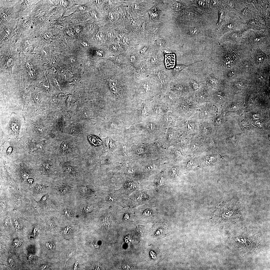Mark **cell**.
<instances>
[{
	"mask_svg": "<svg viewBox=\"0 0 270 270\" xmlns=\"http://www.w3.org/2000/svg\"><path fill=\"white\" fill-rule=\"evenodd\" d=\"M97 53L98 55H99L100 56H102V54L101 53V52H100V51H98L97 52Z\"/></svg>",
	"mask_w": 270,
	"mask_h": 270,
	"instance_id": "obj_60",
	"label": "cell"
},
{
	"mask_svg": "<svg viewBox=\"0 0 270 270\" xmlns=\"http://www.w3.org/2000/svg\"><path fill=\"white\" fill-rule=\"evenodd\" d=\"M12 148L10 147L8 149L7 151V154H9L10 153L12 152Z\"/></svg>",
	"mask_w": 270,
	"mask_h": 270,
	"instance_id": "obj_51",
	"label": "cell"
},
{
	"mask_svg": "<svg viewBox=\"0 0 270 270\" xmlns=\"http://www.w3.org/2000/svg\"><path fill=\"white\" fill-rule=\"evenodd\" d=\"M8 262L10 265L12 267H14L15 266V262L11 259H9Z\"/></svg>",
	"mask_w": 270,
	"mask_h": 270,
	"instance_id": "obj_40",
	"label": "cell"
},
{
	"mask_svg": "<svg viewBox=\"0 0 270 270\" xmlns=\"http://www.w3.org/2000/svg\"><path fill=\"white\" fill-rule=\"evenodd\" d=\"M0 209L1 214L10 212L14 210L6 189L0 188Z\"/></svg>",
	"mask_w": 270,
	"mask_h": 270,
	"instance_id": "obj_20",
	"label": "cell"
},
{
	"mask_svg": "<svg viewBox=\"0 0 270 270\" xmlns=\"http://www.w3.org/2000/svg\"><path fill=\"white\" fill-rule=\"evenodd\" d=\"M157 45L160 47H162L164 46L165 42L162 40H159L157 41L156 42Z\"/></svg>",
	"mask_w": 270,
	"mask_h": 270,
	"instance_id": "obj_38",
	"label": "cell"
},
{
	"mask_svg": "<svg viewBox=\"0 0 270 270\" xmlns=\"http://www.w3.org/2000/svg\"><path fill=\"white\" fill-rule=\"evenodd\" d=\"M166 227L162 224H156L153 228L154 234L158 236H162L166 233Z\"/></svg>",
	"mask_w": 270,
	"mask_h": 270,
	"instance_id": "obj_29",
	"label": "cell"
},
{
	"mask_svg": "<svg viewBox=\"0 0 270 270\" xmlns=\"http://www.w3.org/2000/svg\"><path fill=\"white\" fill-rule=\"evenodd\" d=\"M32 255H30L28 256V258L29 260H31L32 258Z\"/></svg>",
	"mask_w": 270,
	"mask_h": 270,
	"instance_id": "obj_59",
	"label": "cell"
},
{
	"mask_svg": "<svg viewBox=\"0 0 270 270\" xmlns=\"http://www.w3.org/2000/svg\"><path fill=\"white\" fill-rule=\"evenodd\" d=\"M51 36V34L50 32H47L42 33L41 34V36L42 37L41 38L43 40L46 41L47 39L50 38Z\"/></svg>",
	"mask_w": 270,
	"mask_h": 270,
	"instance_id": "obj_35",
	"label": "cell"
},
{
	"mask_svg": "<svg viewBox=\"0 0 270 270\" xmlns=\"http://www.w3.org/2000/svg\"><path fill=\"white\" fill-rule=\"evenodd\" d=\"M137 5L136 4H135L134 5V8H136L137 7Z\"/></svg>",
	"mask_w": 270,
	"mask_h": 270,
	"instance_id": "obj_62",
	"label": "cell"
},
{
	"mask_svg": "<svg viewBox=\"0 0 270 270\" xmlns=\"http://www.w3.org/2000/svg\"><path fill=\"white\" fill-rule=\"evenodd\" d=\"M231 88L224 82L212 89L211 101L218 108L222 109L224 103L232 99L234 96Z\"/></svg>",
	"mask_w": 270,
	"mask_h": 270,
	"instance_id": "obj_5",
	"label": "cell"
},
{
	"mask_svg": "<svg viewBox=\"0 0 270 270\" xmlns=\"http://www.w3.org/2000/svg\"><path fill=\"white\" fill-rule=\"evenodd\" d=\"M216 132L217 130L212 120H208L200 122L199 136L204 140L216 135Z\"/></svg>",
	"mask_w": 270,
	"mask_h": 270,
	"instance_id": "obj_14",
	"label": "cell"
},
{
	"mask_svg": "<svg viewBox=\"0 0 270 270\" xmlns=\"http://www.w3.org/2000/svg\"><path fill=\"white\" fill-rule=\"evenodd\" d=\"M198 105L195 115L200 122L212 120L222 111L211 102Z\"/></svg>",
	"mask_w": 270,
	"mask_h": 270,
	"instance_id": "obj_7",
	"label": "cell"
},
{
	"mask_svg": "<svg viewBox=\"0 0 270 270\" xmlns=\"http://www.w3.org/2000/svg\"><path fill=\"white\" fill-rule=\"evenodd\" d=\"M222 72L224 80L227 82H233L242 76L238 70L234 68L224 70Z\"/></svg>",
	"mask_w": 270,
	"mask_h": 270,
	"instance_id": "obj_23",
	"label": "cell"
},
{
	"mask_svg": "<svg viewBox=\"0 0 270 270\" xmlns=\"http://www.w3.org/2000/svg\"><path fill=\"white\" fill-rule=\"evenodd\" d=\"M184 169L186 174L200 164L199 156L188 155L184 160Z\"/></svg>",
	"mask_w": 270,
	"mask_h": 270,
	"instance_id": "obj_22",
	"label": "cell"
},
{
	"mask_svg": "<svg viewBox=\"0 0 270 270\" xmlns=\"http://www.w3.org/2000/svg\"><path fill=\"white\" fill-rule=\"evenodd\" d=\"M149 11V13L150 14V16L152 18V17L153 19H154V20H156L158 18V12L157 11V10L156 12L154 11L153 12L151 10Z\"/></svg>",
	"mask_w": 270,
	"mask_h": 270,
	"instance_id": "obj_37",
	"label": "cell"
},
{
	"mask_svg": "<svg viewBox=\"0 0 270 270\" xmlns=\"http://www.w3.org/2000/svg\"><path fill=\"white\" fill-rule=\"evenodd\" d=\"M109 16L110 19H112L114 17V13L112 12L110 13L109 14Z\"/></svg>",
	"mask_w": 270,
	"mask_h": 270,
	"instance_id": "obj_49",
	"label": "cell"
},
{
	"mask_svg": "<svg viewBox=\"0 0 270 270\" xmlns=\"http://www.w3.org/2000/svg\"><path fill=\"white\" fill-rule=\"evenodd\" d=\"M82 46L84 47H87L88 46V44L86 42L83 41L81 42Z\"/></svg>",
	"mask_w": 270,
	"mask_h": 270,
	"instance_id": "obj_47",
	"label": "cell"
},
{
	"mask_svg": "<svg viewBox=\"0 0 270 270\" xmlns=\"http://www.w3.org/2000/svg\"><path fill=\"white\" fill-rule=\"evenodd\" d=\"M27 35L26 34L24 37H21L20 39L14 44L19 52H26L27 49L29 47H36L38 45L37 40H35L31 36Z\"/></svg>",
	"mask_w": 270,
	"mask_h": 270,
	"instance_id": "obj_16",
	"label": "cell"
},
{
	"mask_svg": "<svg viewBox=\"0 0 270 270\" xmlns=\"http://www.w3.org/2000/svg\"><path fill=\"white\" fill-rule=\"evenodd\" d=\"M193 94L188 97L182 98L178 105V110L183 118H191L196 112L198 105L194 100Z\"/></svg>",
	"mask_w": 270,
	"mask_h": 270,
	"instance_id": "obj_8",
	"label": "cell"
},
{
	"mask_svg": "<svg viewBox=\"0 0 270 270\" xmlns=\"http://www.w3.org/2000/svg\"><path fill=\"white\" fill-rule=\"evenodd\" d=\"M270 67L254 66L250 78L251 86L258 89L269 84Z\"/></svg>",
	"mask_w": 270,
	"mask_h": 270,
	"instance_id": "obj_6",
	"label": "cell"
},
{
	"mask_svg": "<svg viewBox=\"0 0 270 270\" xmlns=\"http://www.w3.org/2000/svg\"><path fill=\"white\" fill-rule=\"evenodd\" d=\"M206 150L204 139L200 136L194 137L190 143L188 154L198 156Z\"/></svg>",
	"mask_w": 270,
	"mask_h": 270,
	"instance_id": "obj_12",
	"label": "cell"
},
{
	"mask_svg": "<svg viewBox=\"0 0 270 270\" xmlns=\"http://www.w3.org/2000/svg\"><path fill=\"white\" fill-rule=\"evenodd\" d=\"M66 147V144L64 142H63L61 145V148L63 149H65Z\"/></svg>",
	"mask_w": 270,
	"mask_h": 270,
	"instance_id": "obj_50",
	"label": "cell"
},
{
	"mask_svg": "<svg viewBox=\"0 0 270 270\" xmlns=\"http://www.w3.org/2000/svg\"><path fill=\"white\" fill-rule=\"evenodd\" d=\"M156 77L160 86L162 87L169 80L166 73L161 69L157 70L155 72Z\"/></svg>",
	"mask_w": 270,
	"mask_h": 270,
	"instance_id": "obj_27",
	"label": "cell"
},
{
	"mask_svg": "<svg viewBox=\"0 0 270 270\" xmlns=\"http://www.w3.org/2000/svg\"><path fill=\"white\" fill-rule=\"evenodd\" d=\"M21 241L20 240H16L14 241V246L16 247L19 246L21 244Z\"/></svg>",
	"mask_w": 270,
	"mask_h": 270,
	"instance_id": "obj_39",
	"label": "cell"
},
{
	"mask_svg": "<svg viewBox=\"0 0 270 270\" xmlns=\"http://www.w3.org/2000/svg\"><path fill=\"white\" fill-rule=\"evenodd\" d=\"M148 46H146L144 47L140 50V52L141 54H144L146 52L148 49Z\"/></svg>",
	"mask_w": 270,
	"mask_h": 270,
	"instance_id": "obj_43",
	"label": "cell"
},
{
	"mask_svg": "<svg viewBox=\"0 0 270 270\" xmlns=\"http://www.w3.org/2000/svg\"><path fill=\"white\" fill-rule=\"evenodd\" d=\"M158 55L156 54L152 55L150 58V63L151 66L156 67L158 66L160 62Z\"/></svg>",
	"mask_w": 270,
	"mask_h": 270,
	"instance_id": "obj_31",
	"label": "cell"
},
{
	"mask_svg": "<svg viewBox=\"0 0 270 270\" xmlns=\"http://www.w3.org/2000/svg\"><path fill=\"white\" fill-rule=\"evenodd\" d=\"M80 29L79 28H76V32L77 33L80 32Z\"/></svg>",
	"mask_w": 270,
	"mask_h": 270,
	"instance_id": "obj_55",
	"label": "cell"
},
{
	"mask_svg": "<svg viewBox=\"0 0 270 270\" xmlns=\"http://www.w3.org/2000/svg\"><path fill=\"white\" fill-rule=\"evenodd\" d=\"M201 61H202L201 60L196 61L193 63L187 65L182 64H178L176 65L172 70V74L173 77L174 78H176L180 72L185 68L192 66L197 62Z\"/></svg>",
	"mask_w": 270,
	"mask_h": 270,
	"instance_id": "obj_30",
	"label": "cell"
},
{
	"mask_svg": "<svg viewBox=\"0 0 270 270\" xmlns=\"http://www.w3.org/2000/svg\"><path fill=\"white\" fill-rule=\"evenodd\" d=\"M136 60V58L135 56L132 55L130 57V60L132 62H134Z\"/></svg>",
	"mask_w": 270,
	"mask_h": 270,
	"instance_id": "obj_46",
	"label": "cell"
},
{
	"mask_svg": "<svg viewBox=\"0 0 270 270\" xmlns=\"http://www.w3.org/2000/svg\"><path fill=\"white\" fill-rule=\"evenodd\" d=\"M36 146L37 148L40 149H42L44 148L43 146L40 144H38L36 145Z\"/></svg>",
	"mask_w": 270,
	"mask_h": 270,
	"instance_id": "obj_48",
	"label": "cell"
},
{
	"mask_svg": "<svg viewBox=\"0 0 270 270\" xmlns=\"http://www.w3.org/2000/svg\"><path fill=\"white\" fill-rule=\"evenodd\" d=\"M228 28H231V24H230V25H228Z\"/></svg>",
	"mask_w": 270,
	"mask_h": 270,
	"instance_id": "obj_63",
	"label": "cell"
},
{
	"mask_svg": "<svg viewBox=\"0 0 270 270\" xmlns=\"http://www.w3.org/2000/svg\"><path fill=\"white\" fill-rule=\"evenodd\" d=\"M64 213L66 216L68 217H70L71 216V212L68 209L65 210Z\"/></svg>",
	"mask_w": 270,
	"mask_h": 270,
	"instance_id": "obj_41",
	"label": "cell"
},
{
	"mask_svg": "<svg viewBox=\"0 0 270 270\" xmlns=\"http://www.w3.org/2000/svg\"><path fill=\"white\" fill-rule=\"evenodd\" d=\"M88 138L90 142L92 144L97 146L100 145L102 143V141L97 136L94 135H90Z\"/></svg>",
	"mask_w": 270,
	"mask_h": 270,
	"instance_id": "obj_32",
	"label": "cell"
},
{
	"mask_svg": "<svg viewBox=\"0 0 270 270\" xmlns=\"http://www.w3.org/2000/svg\"><path fill=\"white\" fill-rule=\"evenodd\" d=\"M154 166L152 164L148 166L146 168L148 171H150L153 170L154 169Z\"/></svg>",
	"mask_w": 270,
	"mask_h": 270,
	"instance_id": "obj_42",
	"label": "cell"
},
{
	"mask_svg": "<svg viewBox=\"0 0 270 270\" xmlns=\"http://www.w3.org/2000/svg\"><path fill=\"white\" fill-rule=\"evenodd\" d=\"M84 209L85 210L88 212L90 210V208L89 206H87L85 207Z\"/></svg>",
	"mask_w": 270,
	"mask_h": 270,
	"instance_id": "obj_53",
	"label": "cell"
},
{
	"mask_svg": "<svg viewBox=\"0 0 270 270\" xmlns=\"http://www.w3.org/2000/svg\"><path fill=\"white\" fill-rule=\"evenodd\" d=\"M72 96H70L68 97L66 102V106L67 107L69 105L71 101V98Z\"/></svg>",
	"mask_w": 270,
	"mask_h": 270,
	"instance_id": "obj_44",
	"label": "cell"
},
{
	"mask_svg": "<svg viewBox=\"0 0 270 270\" xmlns=\"http://www.w3.org/2000/svg\"><path fill=\"white\" fill-rule=\"evenodd\" d=\"M189 81V84L194 91L198 89L200 86L201 84L193 79L190 78Z\"/></svg>",
	"mask_w": 270,
	"mask_h": 270,
	"instance_id": "obj_33",
	"label": "cell"
},
{
	"mask_svg": "<svg viewBox=\"0 0 270 270\" xmlns=\"http://www.w3.org/2000/svg\"><path fill=\"white\" fill-rule=\"evenodd\" d=\"M38 2L37 0H32L18 1L14 7L16 10L18 18L22 17L28 13H30Z\"/></svg>",
	"mask_w": 270,
	"mask_h": 270,
	"instance_id": "obj_18",
	"label": "cell"
},
{
	"mask_svg": "<svg viewBox=\"0 0 270 270\" xmlns=\"http://www.w3.org/2000/svg\"><path fill=\"white\" fill-rule=\"evenodd\" d=\"M44 168L46 170H48L49 169L50 166L49 164L47 163H45L43 164Z\"/></svg>",
	"mask_w": 270,
	"mask_h": 270,
	"instance_id": "obj_45",
	"label": "cell"
},
{
	"mask_svg": "<svg viewBox=\"0 0 270 270\" xmlns=\"http://www.w3.org/2000/svg\"><path fill=\"white\" fill-rule=\"evenodd\" d=\"M200 122L194 115L190 118H183L181 124L182 131L192 137L198 136Z\"/></svg>",
	"mask_w": 270,
	"mask_h": 270,
	"instance_id": "obj_10",
	"label": "cell"
},
{
	"mask_svg": "<svg viewBox=\"0 0 270 270\" xmlns=\"http://www.w3.org/2000/svg\"><path fill=\"white\" fill-rule=\"evenodd\" d=\"M250 56L255 66H270V56L258 48L254 49Z\"/></svg>",
	"mask_w": 270,
	"mask_h": 270,
	"instance_id": "obj_17",
	"label": "cell"
},
{
	"mask_svg": "<svg viewBox=\"0 0 270 270\" xmlns=\"http://www.w3.org/2000/svg\"><path fill=\"white\" fill-rule=\"evenodd\" d=\"M212 120L217 130L222 127L227 121L224 118L222 111Z\"/></svg>",
	"mask_w": 270,
	"mask_h": 270,
	"instance_id": "obj_28",
	"label": "cell"
},
{
	"mask_svg": "<svg viewBox=\"0 0 270 270\" xmlns=\"http://www.w3.org/2000/svg\"><path fill=\"white\" fill-rule=\"evenodd\" d=\"M8 41L0 44V73L12 74L20 58L14 44Z\"/></svg>",
	"mask_w": 270,
	"mask_h": 270,
	"instance_id": "obj_4",
	"label": "cell"
},
{
	"mask_svg": "<svg viewBox=\"0 0 270 270\" xmlns=\"http://www.w3.org/2000/svg\"><path fill=\"white\" fill-rule=\"evenodd\" d=\"M85 8L86 7L85 6H81L80 7V9L81 10H83L85 9Z\"/></svg>",
	"mask_w": 270,
	"mask_h": 270,
	"instance_id": "obj_58",
	"label": "cell"
},
{
	"mask_svg": "<svg viewBox=\"0 0 270 270\" xmlns=\"http://www.w3.org/2000/svg\"><path fill=\"white\" fill-rule=\"evenodd\" d=\"M47 187L41 184H36L34 186L30 188L29 189L32 194V196L36 200H39L46 191Z\"/></svg>",
	"mask_w": 270,
	"mask_h": 270,
	"instance_id": "obj_25",
	"label": "cell"
},
{
	"mask_svg": "<svg viewBox=\"0 0 270 270\" xmlns=\"http://www.w3.org/2000/svg\"><path fill=\"white\" fill-rule=\"evenodd\" d=\"M177 168L175 166H173L171 168V173L174 177H177L179 175L178 170Z\"/></svg>",
	"mask_w": 270,
	"mask_h": 270,
	"instance_id": "obj_36",
	"label": "cell"
},
{
	"mask_svg": "<svg viewBox=\"0 0 270 270\" xmlns=\"http://www.w3.org/2000/svg\"><path fill=\"white\" fill-rule=\"evenodd\" d=\"M96 3L97 4H99L100 3V1L98 0H96L95 1Z\"/></svg>",
	"mask_w": 270,
	"mask_h": 270,
	"instance_id": "obj_61",
	"label": "cell"
},
{
	"mask_svg": "<svg viewBox=\"0 0 270 270\" xmlns=\"http://www.w3.org/2000/svg\"><path fill=\"white\" fill-rule=\"evenodd\" d=\"M180 4L179 3H177V5H176V10H178V9H179V7H180Z\"/></svg>",
	"mask_w": 270,
	"mask_h": 270,
	"instance_id": "obj_56",
	"label": "cell"
},
{
	"mask_svg": "<svg viewBox=\"0 0 270 270\" xmlns=\"http://www.w3.org/2000/svg\"><path fill=\"white\" fill-rule=\"evenodd\" d=\"M224 83L230 86L235 94H240L243 92L249 86L251 85L250 79L242 76L231 82L224 80Z\"/></svg>",
	"mask_w": 270,
	"mask_h": 270,
	"instance_id": "obj_13",
	"label": "cell"
},
{
	"mask_svg": "<svg viewBox=\"0 0 270 270\" xmlns=\"http://www.w3.org/2000/svg\"><path fill=\"white\" fill-rule=\"evenodd\" d=\"M136 20H134L132 22V24L133 26L136 25Z\"/></svg>",
	"mask_w": 270,
	"mask_h": 270,
	"instance_id": "obj_52",
	"label": "cell"
},
{
	"mask_svg": "<svg viewBox=\"0 0 270 270\" xmlns=\"http://www.w3.org/2000/svg\"><path fill=\"white\" fill-rule=\"evenodd\" d=\"M18 20H14L10 21L6 25L0 28V44L9 40L14 34L15 29L17 27Z\"/></svg>",
	"mask_w": 270,
	"mask_h": 270,
	"instance_id": "obj_15",
	"label": "cell"
},
{
	"mask_svg": "<svg viewBox=\"0 0 270 270\" xmlns=\"http://www.w3.org/2000/svg\"><path fill=\"white\" fill-rule=\"evenodd\" d=\"M215 150H206L199 156L200 164L198 167L208 168L216 166L220 162L219 157Z\"/></svg>",
	"mask_w": 270,
	"mask_h": 270,
	"instance_id": "obj_9",
	"label": "cell"
},
{
	"mask_svg": "<svg viewBox=\"0 0 270 270\" xmlns=\"http://www.w3.org/2000/svg\"><path fill=\"white\" fill-rule=\"evenodd\" d=\"M172 90L182 98L188 97L193 94L194 90L189 83L174 84L172 86Z\"/></svg>",
	"mask_w": 270,
	"mask_h": 270,
	"instance_id": "obj_21",
	"label": "cell"
},
{
	"mask_svg": "<svg viewBox=\"0 0 270 270\" xmlns=\"http://www.w3.org/2000/svg\"><path fill=\"white\" fill-rule=\"evenodd\" d=\"M220 49L219 55L214 62L216 66L222 70L229 68L238 70L240 63L250 56L244 48L239 46Z\"/></svg>",
	"mask_w": 270,
	"mask_h": 270,
	"instance_id": "obj_3",
	"label": "cell"
},
{
	"mask_svg": "<svg viewBox=\"0 0 270 270\" xmlns=\"http://www.w3.org/2000/svg\"><path fill=\"white\" fill-rule=\"evenodd\" d=\"M220 139L216 135L205 139L204 142L206 148V150H215L217 148L219 143Z\"/></svg>",
	"mask_w": 270,
	"mask_h": 270,
	"instance_id": "obj_26",
	"label": "cell"
},
{
	"mask_svg": "<svg viewBox=\"0 0 270 270\" xmlns=\"http://www.w3.org/2000/svg\"><path fill=\"white\" fill-rule=\"evenodd\" d=\"M212 90L206 84H201L199 88L195 90L193 94L196 103L199 104L210 102Z\"/></svg>",
	"mask_w": 270,
	"mask_h": 270,
	"instance_id": "obj_11",
	"label": "cell"
},
{
	"mask_svg": "<svg viewBox=\"0 0 270 270\" xmlns=\"http://www.w3.org/2000/svg\"><path fill=\"white\" fill-rule=\"evenodd\" d=\"M188 34L192 36H194L196 35L198 33L197 29L194 27H188Z\"/></svg>",
	"mask_w": 270,
	"mask_h": 270,
	"instance_id": "obj_34",
	"label": "cell"
},
{
	"mask_svg": "<svg viewBox=\"0 0 270 270\" xmlns=\"http://www.w3.org/2000/svg\"><path fill=\"white\" fill-rule=\"evenodd\" d=\"M254 65L250 56L243 60L239 64L238 69L242 76L250 79L253 71Z\"/></svg>",
	"mask_w": 270,
	"mask_h": 270,
	"instance_id": "obj_19",
	"label": "cell"
},
{
	"mask_svg": "<svg viewBox=\"0 0 270 270\" xmlns=\"http://www.w3.org/2000/svg\"><path fill=\"white\" fill-rule=\"evenodd\" d=\"M19 59L12 74L20 78L28 85L37 86L46 77L42 71V60L36 53H20Z\"/></svg>",
	"mask_w": 270,
	"mask_h": 270,
	"instance_id": "obj_1",
	"label": "cell"
},
{
	"mask_svg": "<svg viewBox=\"0 0 270 270\" xmlns=\"http://www.w3.org/2000/svg\"><path fill=\"white\" fill-rule=\"evenodd\" d=\"M206 84L212 89H214L224 82V80H222L217 78L213 73L206 72L204 74Z\"/></svg>",
	"mask_w": 270,
	"mask_h": 270,
	"instance_id": "obj_24",
	"label": "cell"
},
{
	"mask_svg": "<svg viewBox=\"0 0 270 270\" xmlns=\"http://www.w3.org/2000/svg\"><path fill=\"white\" fill-rule=\"evenodd\" d=\"M246 10H245L243 12V14L244 15H246L247 14Z\"/></svg>",
	"mask_w": 270,
	"mask_h": 270,
	"instance_id": "obj_57",
	"label": "cell"
},
{
	"mask_svg": "<svg viewBox=\"0 0 270 270\" xmlns=\"http://www.w3.org/2000/svg\"><path fill=\"white\" fill-rule=\"evenodd\" d=\"M232 37L234 38H236L237 37V34L236 33H234L232 36Z\"/></svg>",
	"mask_w": 270,
	"mask_h": 270,
	"instance_id": "obj_54",
	"label": "cell"
},
{
	"mask_svg": "<svg viewBox=\"0 0 270 270\" xmlns=\"http://www.w3.org/2000/svg\"><path fill=\"white\" fill-rule=\"evenodd\" d=\"M5 188L14 210L24 214H30L36 210V202L29 190L19 188Z\"/></svg>",
	"mask_w": 270,
	"mask_h": 270,
	"instance_id": "obj_2",
	"label": "cell"
}]
</instances>
